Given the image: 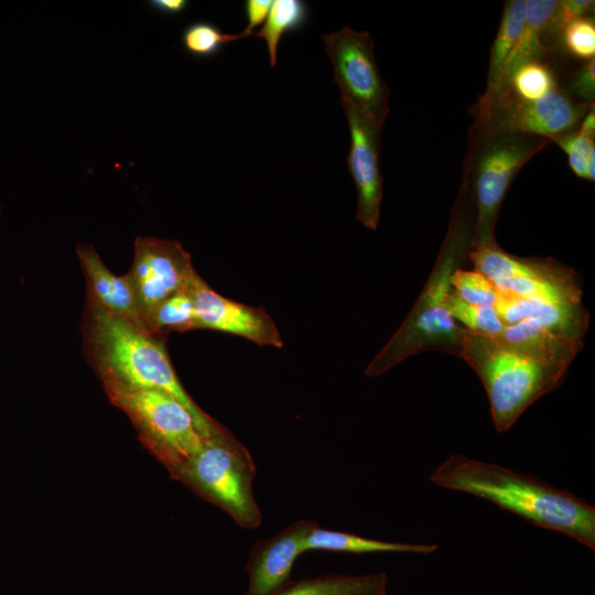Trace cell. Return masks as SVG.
I'll return each instance as SVG.
<instances>
[{"mask_svg": "<svg viewBox=\"0 0 595 595\" xmlns=\"http://www.w3.org/2000/svg\"><path fill=\"white\" fill-rule=\"evenodd\" d=\"M317 526L301 519L280 533L260 540L249 553L246 570L249 587L246 595H271L288 584L294 561L305 552V541Z\"/></svg>", "mask_w": 595, "mask_h": 595, "instance_id": "5bb4252c", "label": "cell"}, {"mask_svg": "<svg viewBox=\"0 0 595 595\" xmlns=\"http://www.w3.org/2000/svg\"><path fill=\"white\" fill-rule=\"evenodd\" d=\"M112 404L133 422L144 445L172 474L196 454L206 439L191 410L160 390L104 388Z\"/></svg>", "mask_w": 595, "mask_h": 595, "instance_id": "52a82bcc", "label": "cell"}, {"mask_svg": "<svg viewBox=\"0 0 595 595\" xmlns=\"http://www.w3.org/2000/svg\"><path fill=\"white\" fill-rule=\"evenodd\" d=\"M458 357L482 380L498 433L507 432L533 402L556 389L569 368L566 364L466 328Z\"/></svg>", "mask_w": 595, "mask_h": 595, "instance_id": "277c9868", "label": "cell"}, {"mask_svg": "<svg viewBox=\"0 0 595 595\" xmlns=\"http://www.w3.org/2000/svg\"><path fill=\"white\" fill-rule=\"evenodd\" d=\"M309 10L301 0H274L264 21V25L255 36L262 39L268 48L270 65L277 64L278 47L281 37L302 28L307 20Z\"/></svg>", "mask_w": 595, "mask_h": 595, "instance_id": "603a6c76", "label": "cell"}, {"mask_svg": "<svg viewBox=\"0 0 595 595\" xmlns=\"http://www.w3.org/2000/svg\"><path fill=\"white\" fill-rule=\"evenodd\" d=\"M577 130L583 134L595 139V109L594 106L586 112L580 122Z\"/></svg>", "mask_w": 595, "mask_h": 595, "instance_id": "d6a6232c", "label": "cell"}, {"mask_svg": "<svg viewBox=\"0 0 595 595\" xmlns=\"http://www.w3.org/2000/svg\"><path fill=\"white\" fill-rule=\"evenodd\" d=\"M446 309L455 321L463 323L468 332L475 334L494 337L499 335L506 326L495 306L468 304L453 289L448 295Z\"/></svg>", "mask_w": 595, "mask_h": 595, "instance_id": "cb8c5ba5", "label": "cell"}, {"mask_svg": "<svg viewBox=\"0 0 595 595\" xmlns=\"http://www.w3.org/2000/svg\"><path fill=\"white\" fill-rule=\"evenodd\" d=\"M192 295L196 328L237 335L259 346L282 348L281 334L264 309L223 296L201 275L193 283Z\"/></svg>", "mask_w": 595, "mask_h": 595, "instance_id": "4fadbf2b", "label": "cell"}, {"mask_svg": "<svg viewBox=\"0 0 595 595\" xmlns=\"http://www.w3.org/2000/svg\"><path fill=\"white\" fill-rule=\"evenodd\" d=\"M564 48L574 57L591 61L595 57V23L589 17L575 20L561 31Z\"/></svg>", "mask_w": 595, "mask_h": 595, "instance_id": "83f0119b", "label": "cell"}, {"mask_svg": "<svg viewBox=\"0 0 595 595\" xmlns=\"http://www.w3.org/2000/svg\"><path fill=\"white\" fill-rule=\"evenodd\" d=\"M125 274L134 294L141 327L151 310L188 289L199 275L181 242L152 236L136 238L132 263Z\"/></svg>", "mask_w": 595, "mask_h": 595, "instance_id": "30bf717a", "label": "cell"}, {"mask_svg": "<svg viewBox=\"0 0 595 595\" xmlns=\"http://www.w3.org/2000/svg\"><path fill=\"white\" fill-rule=\"evenodd\" d=\"M350 132L347 164L357 190L356 217L360 224L376 230L380 217L382 176L380 145L382 126L340 98Z\"/></svg>", "mask_w": 595, "mask_h": 595, "instance_id": "7c38bea8", "label": "cell"}, {"mask_svg": "<svg viewBox=\"0 0 595 595\" xmlns=\"http://www.w3.org/2000/svg\"><path fill=\"white\" fill-rule=\"evenodd\" d=\"M556 3L558 0H526V19L521 33L501 68L498 80L527 62L542 60L547 50L543 39Z\"/></svg>", "mask_w": 595, "mask_h": 595, "instance_id": "e0dca14e", "label": "cell"}, {"mask_svg": "<svg viewBox=\"0 0 595 595\" xmlns=\"http://www.w3.org/2000/svg\"><path fill=\"white\" fill-rule=\"evenodd\" d=\"M474 247V208L466 180L451 209L447 231L431 274L413 307L391 338L368 364L367 377H377L404 359L429 350L459 356L465 328L446 309L451 277Z\"/></svg>", "mask_w": 595, "mask_h": 595, "instance_id": "7a4b0ae2", "label": "cell"}, {"mask_svg": "<svg viewBox=\"0 0 595 595\" xmlns=\"http://www.w3.org/2000/svg\"><path fill=\"white\" fill-rule=\"evenodd\" d=\"M452 289L468 304L495 306L498 291L490 279L476 270L456 269L451 277Z\"/></svg>", "mask_w": 595, "mask_h": 595, "instance_id": "484cf974", "label": "cell"}, {"mask_svg": "<svg viewBox=\"0 0 595 595\" xmlns=\"http://www.w3.org/2000/svg\"><path fill=\"white\" fill-rule=\"evenodd\" d=\"M148 3L153 10L169 15L184 12L190 4L186 0H150Z\"/></svg>", "mask_w": 595, "mask_h": 595, "instance_id": "1f68e13d", "label": "cell"}, {"mask_svg": "<svg viewBox=\"0 0 595 595\" xmlns=\"http://www.w3.org/2000/svg\"><path fill=\"white\" fill-rule=\"evenodd\" d=\"M551 141L523 133H468L463 177L474 208V247L496 242L505 196L521 169Z\"/></svg>", "mask_w": 595, "mask_h": 595, "instance_id": "5b68a950", "label": "cell"}, {"mask_svg": "<svg viewBox=\"0 0 595 595\" xmlns=\"http://www.w3.org/2000/svg\"><path fill=\"white\" fill-rule=\"evenodd\" d=\"M387 574H329L288 583L271 595H387Z\"/></svg>", "mask_w": 595, "mask_h": 595, "instance_id": "d6986e66", "label": "cell"}, {"mask_svg": "<svg viewBox=\"0 0 595 595\" xmlns=\"http://www.w3.org/2000/svg\"><path fill=\"white\" fill-rule=\"evenodd\" d=\"M524 19L526 0L504 2L499 28L490 47L486 87L498 80L501 68L518 41Z\"/></svg>", "mask_w": 595, "mask_h": 595, "instance_id": "44dd1931", "label": "cell"}, {"mask_svg": "<svg viewBox=\"0 0 595 595\" xmlns=\"http://www.w3.org/2000/svg\"><path fill=\"white\" fill-rule=\"evenodd\" d=\"M0 213H1V206H0Z\"/></svg>", "mask_w": 595, "mask_h": 595, "instance_id": "836d02e7", "label": "cell"}, {"mask_svg": "<svg viewBox=\"0 0 595 595\" xmlns=\"http://www.w3.org/2000/svg\"><path fill=\"white\" fill-rule=\"evenodd\" d=\"M564 91L578 102L594 105L595 58L584 62V64L571 75Z\"/></svg>", "mask_w": 595, "mask_h": 595, "instance_id": "f1b7e54d", "label": "cell"}, {"mask_svg": "<svg viewBox=\"0 0 595 595\" xmlns=\"http://www.w3.org/2000/svg\"><path fill=\"white\" fill-rule=\"evenodd\" d=\"M192 286L159 303L143 318L142 328L159 336H166L169 332L196 329Z\"/></svg>", "mask_w": 595, "mask_h": 595, "instance_id": "ffe728a7", "label": "cell"}, {"mask_svg": "<svg viewBox=\"0 0 595 595\" xmlns=\"http://www.w3.org/2000/svg\"><path fill=\"white\" fill-rule=\"evenodd\" d=\"M76 253L86 279V301L141 327L137 302L127 275L111 272L91 245H77Z\"/></svg>", "mask_w": 595, "mask_h": 595, "instance_id": "9a60e30c", "label": "cell"}, {"mask_svg": "<svg viewBox=\"0 0 595 595\" xmlns=\"http://www.w3.org/2000/svg\"><path fill=\"white\" fill-rule=\"evenodd\" d=\"M495 309L505 325L533 318L585 336L589 324V313L583 302H552L498 291Z\"/></svg>", "mask_w": 595, "mask_h": 595, "instance_id": "2e32d148", "label": "cell"}, {"mask_svg": "<svg viewBox=\"0 0 595 595\" xmlns=\"http://www.w3.org/2000/svg\"><path fill=\"white\" fill-rule=\"evenodd\" d=\"M272 0H247L245 11L247 17V28L241 32L245 37L253 35V29L266 21L272 7Z\"/></svg>", "mask_w": 595, "mask_h": 595, "instance_id": "4dcf8cb0", "label": "cell"}, {"mask_svg": "<svg viewBox=\"0 0 595 595\" xmlns=\"http://www.w3.org/2000/svg\"><path fill=\"white\" fill-rule=\"evenodd\" d=\"M594 105L572 99L561 87L541 99H526L500 88H485L469 107L468 133H523L552 138L574 130Z\"/></svg>", "mask_w": 595, "mask_h": 595, "instance_id": "ba28073f", "label": "cell"}, {"mask_svg": "<svg viewBox=\"0 0 595 595\" xmlns=\"http://www.w3.org/2000/svg\"><path fill=\"white\" fill-rule=\"evenodd\" d=\"M244 37L242 33L226 34L210 22L196 21L184 29L182 45L190 55L206 58L217 54L226 43Z\"/></svg>", "mask_w": 595, "mask_h": 595, "instance_id": "d4e9b609", "label": "cell"}, {"mask_svg": "<svg viewBox=\"0 0 595 595\" xmlns=\"http://www.w3.org/2000/svg\"><path fill=\"white\" fill-rule=\"evenodd\" d=\"M474 270L519 296H549L582 285L574 269L551 258H521L502 250L497 242L473 247Z\"/></svg>", "mask_w": 595, "mask_h": 595, "instance_id": "8fae6325", "label": "cell"}, {"mask_svg": "<svg viewBox=\"0 0 595 595\" xmlns=\"http://www.w3.org/2000/svg\"><path fill=\"white\" fill-rule=\"evenodd\" d=\"M172 476L227 512L244 529H256L262 515L253 495L256 466L248 450L223 428Z\"/></svg>", "mask_w": 595, "mask_h": 595, "instance_id": "8992f818", "label": "cell"}, {"mask_svg": "<svg viewBox=\"0 0 595 595\" xmlns=\"http://www.w3.org/2000/svg\"><path fill=\"white\" fill-rule=\"evenodd\" d=\"M435 544L391 542L360 537L350 532L334 531L318 524L310 532L305 541V551L325 550L348 553L400 552L430 554Z\"/></svg>", "mask_w": 595, "mask_h": 595, "instance_id": "ac0fdd59", "label": "cell"}, {"mask_svg": "<svg viewBox=\"0 0 595 595\" xmlns=\"http://www.w3.org/2000/svg\"><path fill=\"white\" fill-rule=\"evenodd\" d=\"M594 8L591 0H561L558 1L548 31L561 32L571 22L585 18Z\"/></svg>", "mask_w": 595, "mask_h": 595, "instance_id": "f546056e", "label": "cell"}, {"mask_svg": "<svg viewBox=\"0 0 595 595\" xmlns=\"http://www.w3.org/2000/svg\"><path fill=\"white\" fill-rule=\"evenodd\" d=\"M82 332L84 355L104 388L164 391L191 410L205 437L223 428L184 389L171 363L165 336L150 334L132 321L88 301Z\"/></svg>", "mask_w": 595, "mask_h": 595, "instance_id": "3957f363", "label": "cell"}, {"mask_svg": "<svg viewBox=\"0 0 595 595\" xmlns=\"http://www.w3.org/2000/svg\"><path fill=\"white\" fill-rule=\"evenodd\" d=\"M493 87L504 88L526 99H541L561 88L553 68L542 60L527 62Z\"/></svg>", "mask_w": 595, "mask_h": 595, "instance_id": "7402d4cb", "label": "cell"}, {"mask_svg": "<svg viewBox=\"0 0 595 595\" xmlns=\"http://www.w3.org/2000/svg\"><path fill=\"white\" fill-rule=\"evenodd\" d=\"M323 41L342 99L383 127L389 113V89L379 72L370 34L344 26L324 35Z\"/></svg>", "mask_w": 595, "mask_h": 595, "instance_id": "9c48e42d", "label": "cell"}, {"mask_svg": "<svg viewBox=\"0 0 595 595\" xmlns=\"http://www.w3.org/2000/svg\"><path fill=\"white\" fill-rule=\"evenodd\" d=\"M594 138H589L576 129L561 133L551 139L567 156V162L573 173L583 180L587 178V160L595 150Z\"/></svg>", "mask_w": 595, "mask_h": 595, "instance_id": "4316f807", "label": "cell"}, {"mask_svg": "<svg viewBox=\"0 0 595 595\" xmlns=\"http://www.w3.org/2000/svg\"><path fill=\"white\" fill-rule=\"evenodd\" d=\"M430 480L485 499L537 527L564 533L595 550V507L536 476L453 454L433 470Z\"/></svg>", "mask_w": 595, "mask_h": 595, "instance_id": "6da1fadb", "label": "cell"}]
</instances>
